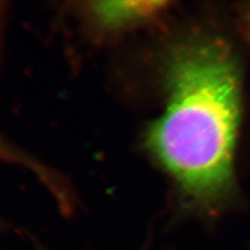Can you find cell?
I'll return each mask as SVG.
<instances>
[{"instance_id": "6da1fadb", "label": "cell", "mask_w": 250, "mask_h": 250, "mask_svg": "<svg viewBox=\"0 0 250 250\" xmlns=\"http://www.w3.org/2000/svg\"><path fill=\"white\" fill-rule=\"evenodd\" d=\"M163 67L165 106L147 143L194 209L217 212L234 189L239 60L222 37L200 31L172 45Z\"/></svg>"}, {"instance_id": "7a4b0ae2", "label": "cell", "mask_w": 250, "mask_h": 250, "mask_svg": "<svg viewBox=\"0 0 250 250\" xmlns=\"http://www.w3.org/2000/svg\"><path fill=\"white\" fill-rule=\"evenodd\" d=\"M163 1H100L90 3L97 24L107 30H119L144 23L166 10Z\"/></svg>"}, {"instance_id": "3957f363", "label": "cell", "mask_w": 250, "mask_h": 250, "mask_svg": "<svg viewBox=\"0 0 250 250\" xmlns=\"http://www.w3.org/2000/svg\"><path fill=\"white\" fill-rule=\"evenodd\" d=\"M239 21L242 33L250 42V3L243 5V7L240 10Z\"/></svg>"}]
</instances>
